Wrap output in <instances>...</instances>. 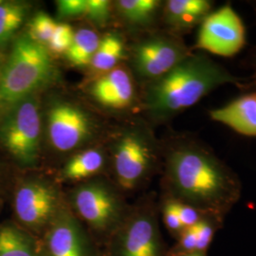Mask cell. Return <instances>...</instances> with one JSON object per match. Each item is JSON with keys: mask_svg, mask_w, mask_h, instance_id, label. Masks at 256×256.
<instances>
[{"mask_svg": "<svg viewBox=\"0 0 256 256\" xmlns=\"http://www.w3.org/2000/svg\"><path fill=\"white\" fill-rule=\"evenodd\" d=\"M165 178L170 198L220 220H224L242 192L236 172L196 138H180L168 146Z\"/></svg>", "mask_w": 256, "mask_h": 256, "instance_id": "cell-1", "label": "cell"}, {"mask_svg": "<svg viewBox=\"0 0 256 256\" xmlns=\"http://www.w3.org/2000/svg\"><path fill=\"white\" fill-rule=\"evenodd\" d=\"M244 82L207 55L192 52L169 72L144 86L142 108L151 122H165L221 86L241 88Z\"/></svg>", "mask_w": 256, "mask_h": 256, "instance_id": "cell-2", "label": "cell"}, {"mask_svg": "<svg viewBox=\"0 0 256 256\" xmlns=\"http://www.w3.org/2000/svg\"><path fill=\"white\" fill-rule=\"evenodd\" d=\"M54 61L46 46L27 34L19 37L0 74V115L34 96L54 79Z\"/></svg>", "mask_w": 256, "mask_h": 256, "instance_id": "cell-3", "label": "cell"}, {"mask_svg": "<svg viewBox=\"0 0 256 256\" xmlns=\"http://www.w3.org/2000/svg\"><path fill=\"white\" fill-rule=\"evenodd\" d=\"M42 120L34 96L20 102L4 116L0 142L19 164L34 167L40 155Z\"/></svg>", "mask_w": 256, "mask_h": 256, "instance_id": "cell-4", "label": "cell"}, {"mask_svg": "<svg viewBox=\"0 0 256 256\" xmlns=\"http://www.w3.org/2000/svg\"><path fill=\"white\" fill-rule=\"evenodd\" d=\"M158 147L149 128L142 124L126 130L114 147V167L120 185L135 189L153 171Z\"/></svg>", "mask_w": 256, "mask_h": 256, "instance_id": "cell-5", "label": "cell"}, {"mask_svg": "<svg viewBox=\"0 0 256 256\" xmlns=\"http://www.w3.org/2000/svg\"><path fill=\"white\" fill-rule=\"evenodd\" d=\"M191 54L182 37L166 30L156 32L133 46L131 63L134 72L146 86L169 72Z\"/></svg>", "mask_w": 256, "mask_h": 256, "instance_id": "cell-6", "label": "cell"}, {"mask_svg": "<svg viewBox=\"0 0 256 256\" xmlns=\"http://www.w3.org/2000/svg\"><path fill=\"white\" fill-rule=\"evenodd\" d=\"M246 44V28L232 6L214 10L198 27L194 48L222 57H232Z\"/></svg>", "mask_w": 256, "mask_h": 256, "instance_id": "cell-7", "label": "cell"}, {"mask_svg": "<svg viewBox=\"0 0 256 256\" xmlns=\"http://www.w3.org/2000/svg\"><path fill=\"white\" fill-rule=\"evenodd\" d=\"M46 118L48 140L56 151L62 153L82 146L94 132L92 117L72 102H54Z\"/></svg>", "mask_w": 256, "mask_h": 256, "instance_id": "cell-8", "label": "cell"}, {"mask_svg": "<svg viewBox=\"0 0 256 256\" xmlns=\"http://www.w3.org/2000/svg\"><path fill=\"white\" fill-rule=\"evenodd\" d=\"M14 212L25 227L43 228L58 212V194L54 187L36 178L21 183L14 194Z\"/></svg>", "mask_w": 256, "mask_h": 256, "instance_id": "cell-9", "label": "cell"}, {"mask_svg": "<svg viewBox=\"0 0 256 256\" xmlns=\"http://www.w3.org/2000/svg\"><path fill=\"white\" fill-rule=\"evenodd\" d=\"M77 214L94 229L110 227L119 216V200L110 188L101 182H88L79 186L72 194Z\"/></svg>", "mask_w": 256, "mask_h": 256, "instance_id": "cell-10", "label": "cell"}, {"mask_svg": "<svg viewBox=\"0 0 256 256\" xmlns=\"http://www.w3.org/2000/svg\"><path fill=\"white\" fill-rule=\"evenodd\" d=\"M120 256H162V245L155 216L149 209L129 221L120 243Z\"/></svg>", "mask_w": 256, "mask_h": 256, "instance_id": "cell-11", "label": "cell"}, {"mask_svg": "<svg viewBox=\"0 0 256 256\" xmlns=\"http://www.w3.org/2000/svg\"><path fill=\"white\" fill-rule=\"evenodd\" d=\"M90 92L102 106L114 110L130 108L138 100L135 82L124 68H115L102 74L90 86Z\"/></svg>", "mask_w": 256, "mask_h": 256, "instance_id": "cell-12", "label": "cell"}, {"mask_svg": "<svg viewBox=\"0 0 256 256\" xmlns=\"http://www.w3.org/2000/svg\"><path fill=\"white\" fill-rule=\"evenodd\" d=\"M214 7L210 0H168L164 2L160 19L166 32L182 36L200 27Z\"/></svg>", "mask_w": 256, "mask_h": 256, "instance_id": "cell-13", "label": "cell"}, {"mask_svg": "<svg viewBox=\"0 0 256 256\" xmlns=\"http://www.w3.org/2000/svg\"><path fill=\"white\" fill-rule=\"evenodd\" d=\"M46 234L48 256H86V246L77 221L66 210L57 212Z\"/></svg>", "mask_w": 256, "mask_h": 256, "instance_id": "cell-14", "label": "cell"}, {"mask_svg": "<svg viewBox=\"0 0 256 256\" xmlns=\"http://www.w3.org/2000/svg\"><path fill=\"white\" fill-rule=\"evenodd\" d=\"M212 120L247 137H256V92L247 93L209 111Z\"/></svg>", "mask_w": 256, "mask_h": 256, "instance_id": "cell-15", "label": "cell"}, {"mask_svg": "<svg viewBox=\"0 0 256 256\" xmlns=\"http://www.w3.org/2000/svg\"><path fill=\"white\" fill-rule=\"evenodd\" d=\"M164 2L160 0H120L116 7L128 25L142 30H151L160 18Z\"/></svg>", "mask_w": 256, "mask_h": 256, "instance_id": "cell-16", "label": "cell"}, {"mask_svg": "<svg viewBox=\"0 0 256 256\" xmlns=\"http://www.w3.org/2000/svg\"><path fill=\"white\" fill-rule=\"evenodd\" d=\"M106 162L102 151L97 148L86 149L74 155L62 170V178L66 180L78 182L100 172Z\"/></svg>", "mask_w": 256, "mask_h": 256, "instance_id": "cell-17", "label": "cell"}, {"mask_svg": "<svg viewBox=\"0 0 256 256\" xmlns=\"http://www.w3.org/2000/svg\"><path fill=\"white\" fill-rule=\"evenodd\" d=\"M124 55V43L122 38L118 34L111 32L100 40L90 66L94 72L106 74L116 68Z\"/></svg>", "mask_w": 256, "mask_h": 256, "instance_id": "cell-18", "label": "cell"}, {"mask_svg": "<svg viewBox=\"0 0 256 256\" xmlns=\"http://www.w3.org/2000/svg\"><path fill=\"white\" fill-rule=\"evenodd\" d=\"M0 256H38L32 238L18 227H0Z\"/></svg>", "mask_w": 256, "mask_h": 256, "instance_id": "cell-19", "label": "cell"}, {"mask_svg": "<svg viewBox=\"0 0 256 256\" xmlns=\"http://www.w3.org/2000/svg\"><path fill=\"white\" fill-rule=\"evenodd\" d=\"M98 34L90 28H82L75 32L74 42L66 57L70 64L77 68L90 66L92 59L100 44Z\"/></svg>", "mask_w": 256, "mask_h": 256, "instance_id": "cell-20", "label": "cell"}, {"mask_svg": "<svg viewBox=\"0 0 256 256\" xmlns=\"http://www.w3.org/2000/svg\"><path fill=\"white\" fill-rule=\"evenodd\" d=\"M27 5L19 2L0 3V44L9 40L21 27L27 14Z\"/></svg>", "mask_w": 256, "mask_h": 256, "instance_id": "cell-21", "label": "cell"}, {"mask_svg": "<svg viewBox=\"0 0 256 256\" xmlns=\"http://www.w3.org/2000/svg\"><path fill=\"white\" fill-rule=\"evenodd\" d=\"M57 23L46 12H40L36 14L28 24V36L38 44L48 46L50 38L54 32Z\"/></svg>", "mask_w": 256, "mask_h": 256, "instance_id": "cell-22", "label": "cell"}, {"mask_svg": "<svg viewBox=\"0 0 256 256\" xmlns=\"http://www.w3.org/2000/svg\"><path fill=\"white\" fill-rule=\"evenodd\" d=\"M223 220L214 216H204L194 225L198 239V252H207L216 232L223 225Z\"/></svg>", "mask_w": 256, "mask_h": 256, "instance_id": "cell-23", "label": "cell"}, {"mask_svg": "<svg viewBox=\"0 0 256 256\" xmlns=\"http://www.w3.org/2000/svg\"><path fill=\"white\" fill-rule=\"evenodd\" d=\"M75 32L72 26L64 23H57L54 32L46 48L48 52L58 54H66L74 42Z\"/></svg>", "mask_w": 256, "mask_h": 256, "instance_id": "cell-24", "label": "cell"}, {"mask_svg": "<svg viewBox=\"0 0 256 256\" xmlns=\"http://www.w3.org/2000/svg\"><path fill=\"white\" fill-rule=\"evenodd\" d=\"M98 27H104L110 18V2L108 0H88L84 14Z\"/></svg>", "mask_w": 256, "mask_h": 256, "instance_id": "cell-25", "label": "cell"}, {"mask_svg": "<svg viewBox=\"0 0 256 256\" xmlns=\"http://www.w3.org/2000/svg\"><path fill=\"white\" fill-rule=\"evenodd\" d=\"M56 5L60 18H74L86 14L88 0H59Z\"/></svg>", "mask_w": 256, "mask_h": 256, "instance_id": "cell-26", "label": "cell"}, {"mask_svg": "<svg viewBox=\"0 0 256 256\" xmlns=\"http://www.w3.org/2000/svg\"><path fill=\"white\" fill-rule=\"evenodd\" d=\"M162 216L166 228L178 238L184 228L178 214V212L176 210L174 200L170 198H168L164 203Z\"/></svg>", "mask_w": 256, "mask_h": 256, "instance_id": "cell-27", "label": "cell"}, {"mask_svg": "<svg viewBox=\"0 0 256 256\" xmlns=\"http://www.w3.org/2000/svg\"><path fill=\"white\" fill-rule=\"evenodd\" d=\"M173 200L174 202L176 210L178 212V214L180 216V220L182 221V224L184 229L192 227L194 225H196V223H198L204 216H207L206 214H204L200 210L194 208V207L188 205V204H185V203H182V202H176L174 200Z\"/></svg>", "mask_w": 256, "mask_h": 256, "instance_id": "cell-28", "label": "cell"}, {"mask_svg": "<svg viewBox=\"0 0 256 256\" xmlns=\"http://www.w3.org/2000/svg\"><path fill=\"white\" fill-rule=\"evenodd\" d=\"M198 252V239L194 225L183 230L178 236V243L174 248V256Z\"/></svg>", "mask_w": 256, "mask_h": 256, "instance_id": "cell-29", "label": "cell"}, {"mask_svg": "<svg viewBox=\"0 0 256 256\" xmlns=\"http://www.w3.org/2000/svg\"><path fill=\"white\" fill-rule=\"evenodd\" d=\"M254 74L252 75V77L248 78V80H245L243 88H256V54L254 57Z\"/></svg>", "mask_w": 256, "mask_h": 256, "instance_id": "cell-30", "label": "cell"}, {"mask_svg": "<svg viewBox=\"0 0 256 256\" xmlns=\"http://www.w3.org/2000/svg\"><path fill=\"white\" fill-rule=\"evenodd\" d=\"M207 256V252H190V254H178V256Z\"/></svg>", "mask_w": 256, "mask_h": 256, "instance_id": "cell-31", "label": "cell"}, {"mask_svg": "<svg viewBox=\"0 0 256 256\" xmlns=\"http://www.w3.org/2000/svg\"><path fill=\"white\" fill-rule=\"evenodd\" d=\"M254 6H256V2H254Z\"/></svg>", "mask_w": 256, "mask_h": 256, "instance_id": "cell-32", "label": "cell"}, {"mask_svg": "<svg viewBox=\"0 0 256 256\" xmlns=\"http://www.w3.org/2000/svg\"><path fill=\"white\" fill-rule=\"evenodd\" d=\"M1 2H2V0H0V3H1Z\"/></svg>", "mask_w": 256, "mask_h": 256, "instance_id": "cell-33", "label": "cell"}]
</instances>
